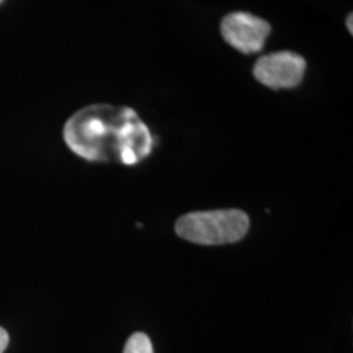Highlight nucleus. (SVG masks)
I'll list each match as a JSON object with an SVG mask.
<instances>
[{"label": "nucleus", "instance_id": "1", "mask_svg": "<svg viewBox=\"0 0 353 353\" xmlns=\"http://www.w3.org/2000/svg\"><path fill=\"white\" fill-rule=\"evenodd\" d=\"M64 141L90 162L138 165L152 152V136L132 108L90 105L79 110L64 126Z\"/></svg>", "mask_w": 353, "mask_h": 353}, {"label": "nucleus", "instance_id": "2", "mask_svg": "<svg viewBox=\"0 0 353 353\" xmlns=\"http://www.w3.org/2000/svg\"><path fill=\"white\" fill-rule=\"evenodd\" d=\"M249 226V216L241 210L196 211L176 221L175 232L193 244L223 245L244 239Z\"/></svg>", "mask_w": 353, "mask_h": 353}, {"label": "nucleus", "instance_id": "3", "mask_svg": "<svg viewBox=\"0 0 353 353\" xmlns=\"http://www.w3.org/2000/svg\"><path fill=\"white\" fill-rule=\"evenodd\" d=\"M306 72V61L293 51H280L267 54L255 63L254 77L265 87L293 88L301 83Z\"/></svg>", "mask_w": 353, "mask_h": 353}, {"label": "nucleus", "instance_id": "4", "mask_svg": "<svg viewBox=\"0 0 353 353\" xmlns=\"http://www.w3.org/2000/svg\"><path fill=\"white\" fill-rule=\"evenodd\" d=\"M270 30L268 21L247 12H232L221 21L223 38L244 54H252L262 50Z\"/></svg>", "mask_w": 353, "mask_h": 353}, {"label": "nucleus", "instance_id": "5", "mask_svg": "<svg viewBox=\"0 0 353 353\" xmlns=\"http://www.w3.org/2000/svg\"><path fill=\"white\" fill-rule=\"evenodd\" d=\"M123 353H154L151 339L143 332L132 334L131 337L128 339L125 352Z\"/></svg>", "mask_w": 353, "mask_h": 353}, {"label": "nucleus", "instance_id": "6", "mask_svg": "<svg viewBox=\"0 0 353 353\" xmlns=\"http://www.w3.org/2000/svg\"><path fill=\"white\" fill-rule=\"evenodd\" d=\"M8 342H10V337H8V332L6 329L0 327V353H3L7 350Z\"/></svg>", "mask_w": 353, "mask_h": 353}, {"label": "nucleus", "instance_id": "7", "mask_svg": "<svg viewBox=\"0 0 353 353\" xmlns=\"http://www.w3.org/2000/svg\"><path fill=\"white\" fill-rule=\"evenodd\" d=\"M352 20H353V17H352V13H350V15H348V20H347V26H348V32H350V33H353V26H352Z\"/></svg>", "mask_w": 353, "mask_h": 353}, {"label": "nucleus", "instance_id": "8", "mask_svg": "<svg viewBox=\"0 0 353 353\" xmlns=\"http://www.w3.org/2000/svg\"><path fill=\"white\" fill-rule=\"evenodd\" d=\"M0 3H2V0H0Z\"/></svg>", "mask_w": 353, "mask_h": 353}]
</instances>
